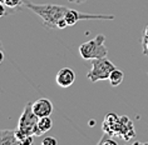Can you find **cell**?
<instances>
[{"instance_id": "6da1fadb", "label": "cell", "mask_w": 148, "mask_h": 145, "mask_svg": "<svg viewBox=\"0 0 148 145\" xmlns=\"http://www.w3.org/2000/svg\"><path fill=\"white\" fill-rule=\"evenodd\" d=\"M23 4L38 15L43 20V25L48 29H64L68 27L65 14L69 8L57 4H33L29 0H23Z\"/></svg>"}, {"instance_id": "7a4b0ae2", "label": "cell", "mask_w": 148, "mask_h": 145, "mask_svg": "<svg viewBox=\"0 0 148 145\" xmlns=\"http://www.w3.org/2000/svg\"><path fill=\"white\" fill-rule=\"evenodd\" d=\"M106 36L103 34L97 35L95 38L83 43L79 46V54L84 60H93V59L106 58L108 54V49L104 45Z\"/></svg>"}, {"instance_id": "3957f363", "label": "cell", "mask_w": 148, "mask_h": 145, "mask_svg": "<svg viewBox=\"0 0 148 145\" xmlns=\"http://www.w3.org/2000/svg\"><path fill=\"white\" fill-rule=\"evenodd\" d=\"M116 69V66L110 60L107 58H99L92 60V68L87 74V78L90 81H101V80H108L109 75Z\"/></svg>"}, {"instance_id": "277c9868", "label": "cell", "mask_w": 148, "mask_h": 145, "mask_svg": "<svg viewBox=\"0 0 148 145\" xmlns=\"http://www.w3.org/2000/svg\"><path fill=\"white\" fill-rule=\"evenodd\" d=\"M38 120L39 118L33 111V103L29 101L23 110V114H21L19 123H18L16 130H19L20 133L25 134V135H35L36 128H38Z\"/></svg>"}, {"instance_id": "5b68a950", "label": "cell", "mask_w": 148, "mask_h": 145, "mask_svg": "<svg viewBox=\"0 0 148 145\" xmlns=\"http://www.w3.org/2000/svg\"><path fill=\"white\" fill-rule=\"evenodd\" d=\"M53 110H54L53 104H51L50 100L47 99V98H40L33 103V111H34L38 118L50 116L51 113H53Z\"/></svg>"}, {"instance_id": "8992f818", "label": "cell", "mask_w": 148, "mask_h": 145, "mask_svg": "<svg viewBox=\"0 0 148 145\" xmlns=\"http://www.w3.org/2000/svg\"><path fill=\"white\" fill-rule=\"evenodd\" d=\"M75 80V73L70 68H62L57 73L55 81L60 88H69Z\"/></svg>"}, {"instance_id": "52a82bcc", "label": "cell", "mask_w": 148, "mask_h": 145, "mask_svg": "<svg viewBox=\"0 0 148 145\" xmlns=\"http://www.w3.org/2000/svg\"><path fill=\"white\" fill-rule=\"evenodd\" d=\"M19 144V140L15 135V130H0V145H13Z\"/></svg>"}, {"instance_id": "ba28073f", "label": "cell", "mask_w": 148, "mask_h": 145, "mask_svg": "<svg viewBox=\"0 0 148 145\" xmlns=\"http://www.w3.org/2000/svg\"><path fill=\"white\" fill-rule=\"evenodd\" d=\"M53 126V121H51L50 116H43L39 118L38 120V128H36V134L35 136H40L43 134H45L47 131H49Z\"/></svg>"}, {"instance_id": "9c48e42d", "label": "cell", "mask_w": 148, "mask_h": 145, "mask_svg": "<svg viewBox=\"0 0 148 145\" xmlns=\"http://www.w3.org/2000/svg\"><path fill=\"white\" fill-rule=\"evenodd\" d=\"M124 79V74L121 71V70H118V69H114L112 74L109 75V83L112 86H118V85H121L122 84V81H123Z\"/></svg>"}, {"instance_id": "30bf717a", "label": "cell", "mask_w": 148, "mask_h": 145, "mask_svg": "<svg viewBox=\"0 0 148 145\" xmlns=\"http://www.w3.org/2000/svg\"><path fill=\"white\" fill-rule=\"evenodd\" d=\"M110 136L112 135H109V134H106V135H103L102 136V139L99 140V145H117V141L114 140V139H110Z\"/></svg>"}, {"instance_id": "8fae6325", "label": "cell", "mask_w": 148, "mask_h": 145, "mask_svg": "<svg viewBox=\"0 0 148 145\" xmlns=\"http://www.w3.org/2000/svg\"><path fill=\"white\" fill-rule=\"evenodd\" d=\"M21 3H23V0H5V6H8V8L10 9H14V8H16L18 5H20Z\"/></svg>"}, {"instance_id": "7c38bea8", "label": "cell", "mask_w": 148, "mask_h": 145, "mask_svg": "<svg viewBox=\"0 0 148 145\" xmlns=\"http://www.w3.org/2000/svg\"><path fill=\"white\" fill-rule=\"evenodd\" d=\"M42 144L43 145H57L58 140L55 139V138H53V136H47V138H44V139L42 140Z\"/></svg>"}, {"instance_id": "4fadbf2b", "label": "cell", "mask_w": 148, "mask_h": 145, "mask_svg": "<svg viewBox=\"0 0 148 145\" xmlns=\"http://www.w3.org/2000/svg\"><path fill=\"white\" fill-rule=\"evenodd\" d=\"M142 44H143V53H144V55H147V57H148V38L143 36Z\"/></svg>"}, {"instance_id": "5bb4252c", "label": "cell", "mask_w": 148, "mask_h": 145, "mask_svg": "<svg viewBox=\"0 0 148 145\" xmlns=\"http://www.w3.org/2000/svg\"><path fill=\"white\" fill-rule=\"evenodd\" d=\"M33 141H34L33 136H27V138H25V139L20 143V145H30V144H33Z\"/></svg>"}, {"instance_id": "9a60e30c", "label": "cell", "mask_w": 148, "mask_h": 145, "mask_svg": "<svg viewBox=\"0 0 148 145\" xmlns=\"http://www.w3.org/2000/svg\"><path fill=\"white\" fill-rule=\"evenodd\" d=\"M6 14V10H5V4L4 3H0V18L4 16Z\"/></svg>"}, {"instance_id": "2e32d148", "label": "cell", "mask_w": 148, "mask_h": 145, "mask_svg": "<svg viewBox=\"0 0 148 145\" xmlns=\"http://www.w3.org/2000/svg\"><path fill=\"white\" fill-rule=\"evenodd\" d=\"M70 3H74V4H83V3H86L87 0H68Z\"/></svg>"}, {"instance_id": "e0dca14e", "label": "cell", "mask_w": 148, "mask_h": 145, "mask_svg": "<svg viewBox=\"0 0 148 145\" xmlns=\"http://www.w3.org/2000/svg\"><path fill=\"white\" fill-rule=\"evenodd\" d=\"M143 36H146V38H148V25H147V27H146V29H144Z\"/></svg>"}, {"instance_id": "ac0fdd59", "label": "cell", "mask_w": 148, "mask_h": 145, "mask_svg": "<svg viewBox=\"0 0 148 145\" xmlns=\"http://www.w3.org/2000/svg\"><path fill=\"white\" fill-rule=\"evenodd\" d=\"M3 60H4V54H3V51L0 50V64L3 63Z\"/></svg>"}, {"instance_id": "d6986e66", "label": "cell", "mask_w": 148, "mask_h": 145, "mask_svg": "<svg viewBox=\"0 0 148 145\" xmlns=\"http://www.w3.org/2000/svg\"><path fill=\"white\" fill-rule=\"evenodd\" d=\"M144 144H146V145H147V144H148V141H147V143H144Z\"/></svg>"}]
</instances>
